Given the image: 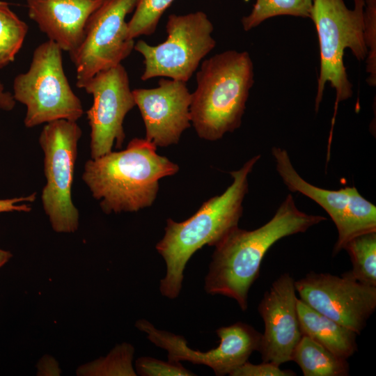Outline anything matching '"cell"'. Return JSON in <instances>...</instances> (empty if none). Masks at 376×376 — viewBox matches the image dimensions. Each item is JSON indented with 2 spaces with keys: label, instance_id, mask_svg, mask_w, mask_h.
Returning <instances> with one entry per match:
<instances>
[{
  "label": "cell",
  "instance_id": "6da1fadb",
  "mask_svg": "<svg viewBox=\"0 0 376 376\" xmlns=\"http://www.w3.org/2000/svg\"><path fill=\"white\" fill-rule=\"evenodd\" d=\"M326 219L299 210L292 196L288 194L263 226L253 230L237 226L215 244L205 278V292L232 298L245 311L249 289L258 277L269 248L283 237L304 233Z\"/></svg>",
  "mask_w": 376,
  "mask_h": 376
},
{
  "label": "cell",
  "instance_id": "7a4b0ae2",
  "mask_svg": "<svg viewBox=\"0 0 376 376\" xmlns=\"http://www.w3.org/2000/svg\"><path fill=\"white\" fill-rule=\"evenodd\" d=\"M260 157V155H256L239 170L230 171L232 184L221 194L203 203L191 217L182 222L167 219L164 235L155 246L166 267L159 283L163 296L176 298L182 289L186 265L192 255L205 245L214 246L238 226L242 202L248 192V175Z\"/></svg>",
  "mask_w": 376,
  "mask_h": 376
},
{
  "label": "cell",
  "instance_id": "3957f363",
  "mask_svg": "<svg viewBox=\"0 0 376 376\" xmlns=\"http://www.w3.org/2000/svg\"><path fill=\"white\" fill-rule=\"evenodd\" d=\"M156 149L146 139L134 138L125 150L86 162L82 179L103 212H136L153 203L159 180L179 170Z\"/></svg>",
  "mask_w": 376,
  "mask_h": 376
},
{
  "label": "cell",
  "instance_id": "277c9868",
  "mask_svg": "<svg viewBox=\"0 0 376 376\" xmlns=\"http://www.w3.org/2000/svg\"><path fill=\"white\" fill-rule=\"evenodd\" d=\"M253 76L247 52L228 50L202 62L190 104L191 122L200 138L216 141L240 127Z\"/></svg>",
  "mask_w": 376,
  "mask_h": 376
},
{
  "label": "cell",
  "instance_id": "5b68a950",
  "mask_svg": "<svg viewBox=\"0 0 376 376\" xmlns=\"http://www.w3.org/2000/svg\"><path fill=\"white\" fill-rule=\"evenodd\" d=\"M354 1V8L349 9L343 0H314L311 11L320 52L315 109L318 111L325 85L329 83L336 91L334 118L338 104L353 93L343 61L345 50L350 49L359 61L365 60L367 55L363 38L365 0Z\"/></svg>",
  "mask_w": 376,
  "mask_h": 376
},
{
  "label": "cell",
  "instance_id": "8992f818",
  "mask_svg": "<svg viewBox=\"0 0 376 376\" xmlns=\"http://www.w3.org/2000/svg\"><path fill=\"white\" fill-rule=\"evenodd\" d=\"M62 51L50 40L41 43L33 52L28 70L14 79L13 95L26 107V127L61 119L77 121L84 113L65 74Z\"/></svg>",
  "mask_w": 376,
  "mask_h": 376
},
{
  "label": "cell",
  "instance_id": "52a82bcc",
  "mask_svg": "<svg viewBox=\"0 0 376 376\" xmlns=\"http://www.w3.org/2000/svg\"><path fill=\"white\" fill-rule=\"evenodd\" d=\"M165 41L150 45L140 40L134 49L143 57V81L157 77L187 82L201 60L216 45L213 24L202 11L185 15L171 14L166 24Z\"/></svg>",
  "mask_w": 376,
  "mask_h": 376
},
{
  "label": "cell",
  "instance_id": "ba28073f",
  "mask_svg": "<svg viewBox=\"0 0 376 376\" xmlns=\"http://www.w3.org/2000/svg\"><path fill=\"white\" fill-rule=\"evenodd\" d=\"M81 134L77 121L61 119L47 123L39 138L47 180L41 199L57 233H74L79 226V212L72 203L71 189Z\"/></svg>",
  "mask_w": 376,
  "mask_h": 376
},
{
  "label": "cell",
  "instance_id": "9c48e42d",
  "mask_svg": "<svg viewBox=\"0 0 376 376\" xmlns=\"http://www.w3.org/2000/svg\"><path fill=\"white\" fill-rule=\"evenodd\" d=\"M136 1L104 0L88 18L81 44L69 54L78 88L97 73L121 64L134 49L125 17L134 11Z\"/></svg>",
  "mask_w": 376,
  "mask_h": 376
},
{
  "label": "cell",
  "instance_id": "30bf717a",
  "mask_svg": "<svg viewBox=\"0 0 376 376\" xmlns=\"http://www.w3.org/2000/svg\"><path fill=\"white\" fill-rule=\"evenodd\" d=\"M299 299L308 306L359 335L376 308V286L345 273L341 276L311 272L295 281Z\"/></svg>",
  "mask_w": 376,
  "mask_h": 376
},
{
  "label": "cell",
  "instance_id": "8fae6325",
  "mask_svg": "<svg viewBox=\"0 0 376 376\" xmlns=\"http://www.w3.org/2000/svg\"><path fill=\"white\" fill-rule=\"evenodd\" d=\"M136 327L155 345L167 351L169 360L205 365L218 376L230 375L247 361L254 351L259 350L261 340V334L253 327L238 322L217 329L219 345L202 352L192 350L182 336L158 329L146 320H139Z\"/></svg>",
  "mask_w": 376,
  "mask_h": 376
},
{
  "label": "cell",
  "instance_id": "7c38bea8",
  "mask_svg": "<svg viewBox=\"0 0 376 376\" xmlns=\"http://www.w3.org/2000/svg\"><path fill=\"white\" fill-rule=\"evenodd\" d=\"M79 88L93 98L86 112L91 127V158L111 152L114 143L116 148H122L125 137L123 120L136 105L125 68L120 64L100 72Z\"/></svg>",
  "mask_w": 376,
  "mask_h": 376
},
{
  "label": "cell",
  "instance_id": "4fadbf2b",
  "mask_svg": "<svg viewBox=\"0 0 376 376\" xmlns=\"http://www.w3.org/2000/svg\"><path fill=\"white\" fill-rule=\"evenodd\" d=\"M295 281L288 273L282 274L265 292L258 305L265 324L259 349L264 362L281 366L291 361L293 350L303 335L297 315Z\"/></svg>",
  "mask_w": 376,
  "mask_h": 376
},
{
  "label": "cell",
  "instance_id": "5bb4252c",
  "mask_svg": "<svg viewBox=\"0 0 376 376\" xmlns=\"http://www.w3.org/2000/svg\"><path fill=\"white\" fill-rule=\"evenodd\" d=\"M141 112L146 139L156 146L177 144L191 126V93L182 81L161 79L154 88L132 91Z\"/></svg>",
  "mask_w": 376,
  "mask_h": 376
},
{
  "label": "cell",
  "instance_id": "9a60e30c",
  "mask_svg": "<svg viewBox=\"0 0 376 376\" xmlns=\"http://www.w3.org/2000/svg\"><path fill=\"white\" fill-rule=\"evenodd\" d=\"M29 17L69 54L81 44L87 21L104 0H26Z\"/></svg>",
  "mask_w": 376,
  "mask_h": 376
},
{
  "label": "cell",
  "instance_id": "2e32d148",
  "mask_svg": "<svg viewBox=\"0 0 376 376\" xmlns=\"http://www.w3.org/2000/svg\"><path fill=\"white\" fill-rule=\"evenodd\" d=\"M272 152L276 171L288 189L292 192H299L314 201L329 215L338 233L340 231L347 209L350 187L329 190L313 185L298 174L285 149L274 147Z\"/></svg>",
  "mask_w": 376,
  "mask_h": 376
},
{
  "label": "cell",
  "instance_id": "e0dca14e",
  "mask_svg": "<svg viewBox=\"0 0 376 376\" xmlns=\"http://www.w3.org/2000/svg\"><path fill=\"white\" fill-rule=\"evenodd\" d=\"M297 310L303 335L345 359L357 351V334L354 331L314 310L299 298L297 301Z\"/></svg>",
  "mask_w": 376,
  "mask_h": 376
},
{
  "label": "cell",
  "instance_id": "ac0fdd59",
  "mask_svg": "<svg viewBox=\"0 0 376 376\" xmlns=\"http://www.w3.org/2000/svg\"><path fill=\"white\" fill-rule=\"evenodd\" d=\"M291 361L298 364L304 376L349 375L347 359L337 357L306 335H302L294 349Z\"/></svg>",
  "mask_w": 376,
  "mask_h": 376
},
{
  "label": "cell",
  "instance_id": "d6986e66",
  "mask_svg": "<svg viewBox=\"0 0 376 376\" xmlns=\"http://www.w3.org/2000/svg\"><path fill=\"white\" fill-rule=\"evenodd\" d=\"M373 231H376V207L363 197L356 187H350L344 224L338 233L333 255L343 249L352 237Z\"/></svg>",
  "mask_w": 376,
  "mask_h": 376
},
{
  "label": "cell",
  "instance_id": "ffe728a7",
  "mask_svg": "<svg viewBox=\"0 0 376 376\" xmlns=\"http://www.w3.org/2000/svg\"><path fill=\"white\" fill-rule=\"evenodd\" d=\"M343 249L352 265V270L344 273L362 283L376 286V231L352 237Z\"/></svg>",
  "mask_w": 376,
  "mask_h": 376
},
{
  "label": "cell",
  "instance_id": "44dd1931",
  "mask_svg": "<svg viewBox=\"0 0 376 376\" xmlns=\"http://www.w3.org/2000/svg\"><path fill=\"white\" fill-rule=\"evenodd\" d=\"M314 0H256L251 13L242 17V24L248 31L265 20L280 15L310 18Z\"/></svg>",
  "mask_w": 376,
  "mask_h": 376
},
{
  "label": "cell",
  "instance_id": "7402d4cb",
  "mask_svg": "<svg viewBox=\"0 0 376 376\" xmlns=\"http://www.w3.org/2000/svg\"><path fill=\"white\" fill-rule=\"evenodd\" d=\"M27 24L0 1V68L14 61L28 32Z\"/></svg>",
  "mask_w": 376,
  "mask_h": 376
},
{
  "label": "cell",
  "instance_id": "603a6c76",
  "mask_svg": "<svg viewBox=\"0 0 376 376\" xmlns=\"http://www.w3.org/2000/svg\"><path fill=\"white\" fill-rule=\"evenodd\" d=\"M174 0H136L134 13L127 22L129 36L134 39L151 35L164 11Z\"/></svg>",
  "mask_w": 376,
  "mask_h": 376
},
{
  "label": "cell",
  "instance_id": "cb8c5ba5",
  "mask_svg": "<svg viewBox=\"0 0 376 376\" xmlns=\"http://www.w3.org/2000/svg\"><path fill=\"white\" fill-rule=\"evenodd\" d=\"M134 347L123 343L115 347L105 357L89 364L81 375H136L132 366Z\"/></svg>",
  "mask_w": 376,
  "mask_h": 376
},
{
  "label": "cell",
  "instance_id": "d4e9b609",
  "mask_svg": "<svg viewBox=\"0 0 376 376\" xmlns=\"http://www.w3.org/2000/svg\"><path fill=\"white\" fill-rule=\"evenodd\" d=\"M363 38L367 49L366 72L369 76L366 82L376 86V0H365L363 12Z\"/></svg>",
  "mask_w": 376,
  "mask_h": 376
},
{
  "label": "cell",
  "instance_id": "484cf974",
  "mask_svg": "<svg viewBox=\"0 0 376 376\" xmlns=\"http://www.w3.org/2000/svg\"><path fill=\"white\" fill-rule=\"evenodd\" d=\"M136 373L142 376H193L180 361L159 360L150 357H141L135 363Z\"/></svg>",
  "mask_w": 376,
  "mask_h": 376
},
{
  "label": "cell",
  "instance_id": "4316f807",
  "mask_svg": "<svg viewBox=\"0 0 376 376\" xmlns=\"http://www.w3.org/2000/svg\"><path fill=\"white\" fill-rule=\"evenodd\" d=\"M230 376H294L296 373L289 370H282L280 366L272 362L263 361L260 364H253L246 361L235 369Z\"/></svg>",
  "mask_w": 376,
  "mask_h": 376
},
{
  "label": "cell",
  "instance_id": "83f0119b",
  "mask_svg": "<svg viewBox=\"0 0 376 376\" xmlns=\"http://www.w3.org/2000/svg\"><path fill=\"white\" fill-rule=\"evenodd\" d=\"M36 199V193L28 196L13 198L10 199H0V213L5 212H29L31 210L26 204H19L22 202H33Z\"/></svg>",
  "mask_w": 376,
  "mask_h": 376
},
{
  "label": "cell",
  "instance_id": "f1b7e54d",
  "mask_svg": "<svg viewBox=\"0 0 376 376\" xmlns=\"http://www.w3.org/2000/svg\"><path fill=\"white\" fill-rule=\"evenodd\" d=\"M15 102L13 95L5 91L4 86L0 81V109L6 111L12 110Z\"/></svg>",
  "mask_w": 376,
  "mask_h": 376
},
{
  "label": "cell",
  "instance_id": "f546056e",
  "mask_svg": "<svg viewBox=\"0 0 376 376\" xmlns=\"http://www.w3.org/2000/svg\"><path fill=\"white\" fill-rule=\"evenodd\" d=\"M12 257L10 252L0 249V267L6 264Z\"/></svg>",
  "mask_w": 376,
  "mask_h": 376
}]
</instances>
